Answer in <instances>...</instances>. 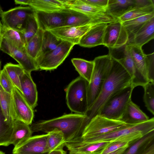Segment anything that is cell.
I'll return each instance as SVG.
<instances>
[{
    "instance_id": "43",
    "label": "cell",
    "mask_w": 154,
    "mask_h": 154,
    "mask_svg": "<svg viewBox=\"0 0 154 154\" xmlns=\"http://www.w3.org/2000/svg\"><path fill=\"white\" fill-rule=\"evenodd\" d=\"M85 2L106 12L109 0H83Z\"/></svg>"
},
{
    "instance_id": "31",
    "label": "cell",
    "mask_w": 154,
    "mask_h": 154,
    "mask_svg": "<svg viewBox=\"0 0 154 154\" xmlns=\"http://www.w3.org/2000/svg\"><path fill=\"white\" fill-rule=\"evenodd\" d=\"M71 62L80 76L89 83L94 68L93 60L89 61L81 58H73L71 59Z\"/></svg>"
},
{
    "instance_id": "35",
    "label": "cell",
    "mask_w": 154,
    "mask_h": 154,
    "mask_svg": "<svg viewBox=\"0 0 154 154\" xmlns=\"http://www.w3.org/2000/svg\"><path fill=\"white\" fill-rule=\"evenodd\" d=\"M62 41V40L50 31H44L42 46L37 57L41 54L55 49Z\"/></svg>"
},
{
    "instance_id": "10",
    "label": "cell",
    "mask_w": 154,
    "mask_h": 154,
    "mask_svg": "<svg viewBox=\"0 0 154 154\" xmlns=\"http://www.w3.org/2000/svg\"><path fill=\"white\" fill-rule=\"evenodd\" d=\"M127 45L138 70L148 82H154V53L146 54L142 47Z\"/></svg>"
},
{
    "instance_id": "47",
    "label": "cell",
    "mask_w": 154,
    "mask_h": 154,
    "mask_svg": "<svg viewBox=\"0 0 154 154\" xmlns=\"http://www.w3.org/2000/svg\"><path fill=\"white\" fill-rule=\"evenodd\" d=\"M145 154H154V146H153Z\"/></svg>"
},
{
    "instance_id": "19",
    "label": "cell",
    "mask_w": 154,
    "mask_h": 154,
    "mask_svg": "<svg viewBox=\"0 0 154 154\" xmlns=\"http://www.w3.org/2000/svg\"><path fill=\"white\" fill-rule=\"evenodd\" d=\"M35 14L39 28L43 31L64 26V17L60 11L45 12L35 11Z\"/></svg>"
},
{
    "instance_id": "51",
    "label": "cell",
    "mask_w": 154,
    "mask_h": 154,
    "mask_svg": "<svg viewBox=\"0 0 154 154\" xmlns=\"http://www.w3.org/2000/svg\"><path fill=\"white\" fill-rule=\"evenodd\" d=\"M18 154L15 153V154Z\"/></svg>"
},
{
    "instance_id": "12",
    "label": "cell",
    "mask_w": 154,
    "mask_h": 154,
    "mask_svg": "<svg viewBox=\"0 0 154 154\" xmlns=\"http://www.w3.org/2000/svg\"><path fill=\"white\" fill-rule=\"evenodd\" d=\"M65 8L75 10L91 17L99 23H109L117 20L104 11L89 4L83 0H61Z\"/></svg>"
},
{
    "instance_id": "38",
    "label": "cell",
    "mask_w": 154,
    "mask_h": 154,
    "mask_svg": "<svg viewBox=\"0 0 154 154\" xmlns=\"http://www.w3.org/2000/svg\"><path fill=\"white\" fill-rule=\"evenodd\" d=\"M13 126L7 123L0 107V146L11 144Z\"/></svg>"
},
{
    "instance_id": "39",
    "label": "cell",
    "mask_w": 154,
    "mask_h": 154,
    "mask_svg": "<svg viewBox=\"0 0 154 154\" xmlns=\"http://www.w3.org/2000/svg\"><path fill=\"white\" fill-rule=\"evenodd\" d=\"M35 13V12L29 17L24 28L21 32L24 38L26 45L35 34L39 29Z\"/></svg>"
},
{
    "instance_id": "48",
    "label": "cell",
    "mask_w": 154,
    "mask_h": 154,
    "mask_svg": "<svg viewBox=\"0 0 154 154\" xmlns=\"http://www.w3.org/2000/svg\"><path fill=\"white\" fill-rule=\"evenodd\" d=\"M2 11H3L2 10L1 7H0V15L1 14V13H2Z\"/></svg>"
},
{
    "instance_id": "33",
    "label": "cell",
    "mask_w": 154,
    "mask_h": 154,
    "mask_svg": "<svg viewBox=\"0 0 154 154\" xmlns=\"http://www.w3.org/2000/svg\"><path fill=\"white\" fill-rule=\"evenodd\" d=\"M2 34V39L15 46L20 49L25 48L26 44L23 35L21 32L3 26Z\"/></svg>"
},
{
    "instance_id": "11",
    "label": "cell",
    "mask_w": 154,
    "mask_h": 154,
    "mask_svg": "<svg viewBox=\"0 0 154 154\" xmlns=\"http://www.w3.org/2000/svg\"><path fill=\"white\" fill-rule=\"evenodd\" d=\"M129 40L128 34L122 22L117 20L107 24L105 29L103 45L110 49L125 46Z\"/></svg>"
},
{
    "instance_id": "36",
    "label": "cell",
    "mask_w": 154,
    "mask_h": 154,
    "mask_svg": "<svg viewBox=\"0 0 154 154\" xmlns=\"http://www.w3.org/2000/svg\"><path fill=\"white\" fill-rule=\"evenodd\" d=\"M44 31L38 29L35 34L29 40L25 45L27 54L35 59L40 50Z\"/></svg>"
},
{
    "instance_id": "16",
    "label": "cell",
    "mask_w": 154,
    "mask_h": 154,
    "mask_svg": "<svg viewBox=\"0 0 154 154\" xmlns=\"http://www.w3.org/2000/svg\"><path fill=\"white\" fill-rule=\"evenodd\" d=\"M98 23H92L79 26H64L49 31L62 41L75 45H78L82 37Z\"/></svg>"
},
{
    "instance_id": "21",
    "label": "cell",
    "mask_w": 154,
    "mask_h": 154,
    "mask_svg": "<svg viewBox=\"0 0 154 154\" xmlns=\"http://www.w3.org/2000/svg\"><path fill=\"white\" fill-rule=\"evenodd\" d=\"M16 4L28 5L36 11L45 12L60 11L65 8L61 0H15Z\"/></svg>"
},
{
    "instance_id": "15",
    "label": "cell",
    "mask_w": 154,
    "mask_h": 154,
    "mask_svg": "<svg viewBox=\"0 0 154 154\" xmlns=\"http://www.w3.org/2000/svg\"><path fill=\"white\" fill-rule=\"evenodd\" d=\"M15 120L29 125L34 117L33 109L24 98L22 93L14 86L11 94Z\"/></svg>"
},
{
    "instance_id": "32",
    "label": "cell",
    "mask_w": 154,
    "mask_h": 154,
    "mask_svg": "<svg viewBox=\"0 0 154 154\" xmlns=\"http://www.w3.org/2000/svg\"><path fill=\"white\" fill-rule=\"evenodd\" d=\"M3 69L7 73L14 86L21 92L20 79L25 71L19 64L8 63L5 64Z\"/></svg>"
},
{
    "instance_id": "27",
    "label": "cell",
    "mask_w": 154,
    "mask_h": 154,
    "mask_svg": "<svg viewBox=\"0 0 154 154\" xmlns=\"http://www.w3.org/2000/svg\"><path fill=\"white\" fill-rule=\"evenodd\" d=\"M135 6V0H109L106 13L118 20Z\"/></svg>"
},
{
    "instance_id": "5",
    "label": "cell",
    "mask_w": 154,
    "mask_h": 154,
    "mask_svg": "<svg viewBox=\"0 0 154 154\" xmlns=\"http://www.w3.org/2000/svg\"><path fill=\"white\" fill-rule=\"evenodd\" d=\"M89 82L79 76L65 89L67 105L75 113L84 115L88 108L87 89Z\"/></svg>"
},
{
    "instance_id": "20",
    "label": "cell",
    "mask_w": 154,
    "mask_h": 154,
    "mask_svg": "<svg viewBox=\"0 0 154 154\" xmlns=\"http://www.w3.org/2000/svg\"><path fill=\"white\" fill-rule=\"evenodd\" d=\"M107 24L101 23L94 25L82 37L78 45L86 48L103 45L104 32Z\"/></svg>"
},
{
    "instance_id": "28",
    "label": "cell",
    "mask_w": 154,
    "mask_h": 154,
    "mask_svg": "<svg viewBox=\"0 0 154 154\" xmlns=\"http://www.w3.org/2000/svg\"><path fill=\"white\" fill-rule=\"evenodd\" d=\"M32 132L29 125L23 122L14 120L11 144L16 146L22 143L32 136Z\"/></svg>"
},
{
    "instance_id": "46",
    "label": "cell",
    "mask_w": 154,
    "mask_h": 154,
    "mask_svg": "<svg viewBox=\"0 0 154 154\" xmlns=\"http://www.w3.org/2000/svg\"><path fill=\"white\" fill-rule=\"evenodd\" d=\"M3 26V25L1 20H0V50L1 48V43L2 39V34Z\"/></svg>"
},
{
    "instance_id": "22",
    "label": "cell",
    "mask_w": 154,
    "mask_h": 154,
    "mask_svg": "<svg viewBox=\"0 0 154 154\" xmlns=\"http://www.w3.org/2000/svg\"><path fill=\"white\" fill-rule=\"evenodd\" d=\"M21 93L24 98L33 109L37 105L38 92L31 73L25 71L20 79Z\"/></svg>"
},
{
    "instance_id": "41",
    "label": "cell",
    "mask_w": 154,
    "mask_h": 154,
    "mask_svg": "<svg viewBox=\"0 0 154 154\" xmlns=\"http://www.w3.org/2000/svg\"><path fill=\"white\" fill-rule=\"evenodd\" d=\"M0 85L3 89L11 94L14 85L6 72L3 69L0 72Z\"/></svg>"
},
{
    "instance_id": "42",
    "label": "cell",
    "mask_w": 154,
    "mask_h": 154,
    "mask_svg": "<svg viewBox=\"0 0 154 154\" xmlns=\"http://www.w3.org/2000/svg\"><path fill=\"white\" fill-rule=\"evenodd\" d=\"M129 143L123 142H111L100 154H108L122 147L128 146Z\"/></svg>"
},
{
    "instance_id": "2",
    "label": "cell",
    "mask_w": 154,
    "mask_h": 154,
    "mask_svg": "<svg viewBox=\"0 0 154 154\" xmlns=\"http://www.w3.org/2000/svg\"><path fill=\"white\" fill-rule=\"evenodd\" d=\"M84 115L70 113L48 120H40L31 125L32 132L48 133L57 129L63 134L66 143L81 136L86 126Z\"/></svg>"
},
{
    "instance_id": "9",
    "label": "cell",
    "mask_w": 154,
    "mask_h": 154,
    "mask_svg": "<svg viewBox=\"0 0 154 154\" xmlns=\"http://www.w3.org/2000/svg\"><path fill=\"white\" fill-rule=\"evenodd\" d=\"M35 12L29 6H20L3 11L0 17L3 26L21 32L28 17Z\"/></svg>"
},
{
    "instance_id": "14",
    "label": "cell",
    "mask_w": 154,
    "mask_h": 154,
    "mask_svg": "<svg viewBox=\"0 0 154 154\" xmlns=\"http://www.w3.org/2000/svg\"><path fill=\"white\" fill-rule=\"evenodd\" d=\"M48 134L31 136L24 142L14 147L13 154H48L47 144Z\"/></svg>"
},
{
    "instance_id": "30",
    "label": "cell",
    "mask_w": 154,
    "mask_h": 154,
    "mask_svg": "<svg viewBox=\"0 0 154 154\" xmlns=\"http://www.w3.org/2000/svg\"><path fill=\"white\" fill-rule=\"evenodd\" d=\"M154 17V12L123 22L122 25L130 39L148 20Z\"/></svg>"
},
{
    "instance_id": "1",
    "label": "cell",
    "mask_w": 154,
    "mask_h": 154,
    "mask_svg": "<svg viewBox=\"0 0 154 154\" xmlns=\"http://www.w3.org/2000/svg\"><path fill=\"white\" fill-rule=\"evenodd\" d=\"M112 64L109 74L97 98L84 114L87 125L98 115L106 102L115 94L131 85V78L124 68L112 55Z\"/></svg>"
},
{
    "instance_id": "8",
    "label": "cell",
    "mask_w": 154,
    "mask_h": 154,
    "mask_svg": "<svg viewBox=\"0 0 154 154\" xmlns=\"http://www.w3.org/2000/svg\"><path fill=\"white\" fill-rule=\"evenodd\" d=\"M74 45L62 41L55 49L38 56L35 60L39 69L51 71L56 69L68 56Z\"/></svg>"
},
{
    "instance_id": "17",
    "label": "cell",
    "mask_w": 154,
    "mask_h": 154,
    "mask_svg": "<svg viewBox=\"0 0 154 154\" xmlns=\"http://www.w3.org/2000/svg\"><path fill=\"white\" fill-rule=\"evenodd\" d=\"M111 142L87 143L81 136L66 142L65 146L69 154H100Z\"/></svg>"
},
{
    "instance_id": "24",
    "label": "cell",
    "mask_w": 154,
    "mask_h": 154,
    "mask_svg": "<svg viewBox=\"0 0 154 154\" xmlns=\"http://www.w3.org/2000/svg\"><path fill=\"white\" fill-rule=\"evenodd\" d=\"M154 38V17L148 20L130 39L127 44L142 47Z\"/></svg>"
},
{
    "instance_id": "40",
    "label": "cell",
    "mask_w": 154,
    "mask_h": 154,
    "mask_svg": "<svg viewBox=\"0 0 154 154\" xmlns=\"http://www.w3.org/2000/svg\"><path fill=\"white\" fill-rule=\"evenodd\" d=\"M143 88L144 89L143 97L145 106L147 110L154 115V82H149Z\"/></svg>"
},
{
    "instance_id": "18",
    "label": "cell",
    "mask_w": 154,
    "mask_h": 154,
    "mask_svg": "<svg viewBox=\"0 0 154 154\" xmlns=\"http://www.w3.org/2000/svg\"><path fill=\"white\" fill-rule=\"evenodd\" d=\"M124 48L123 57L119 59L114 57L124 68L130 76L132 86L134 88L139 86L143 87L149 82L136 67L127 44L124 46Z\"/></svg>"
},
{
    "instance_id": "50",
    "label": "cell",
    "mask_w": 154,
    "mask_h": 154,
    "mask_svg": "<svg viewBox=\"0 0 154 154\" xmlns=\"http://www.w3.org/2000/svg\"><path fill=\"white\" fill-rule=\"evenodd\" d=\"M1 61H0V72L1 71Z\"/></svg>"
},
{
    "instance_id": "3",
    "label": "cell",
    "mask_w": 154,
    "mask_h": 154,
    "mask_svg": "<svg viewBox=\"0 0 154 154\" xmlns=\"http://www.w3.org/2000/svg\"><path fill=\"white\" fill-rule=\"evenodd\" d=\"M153 130L154 117L146 122L130 125L106 134L82 140L84 142L89 143L117 141L130 143Z\"/></svg>"
},
{
    "instance_id": "29",
    "label": "cell",
    "mask_w": 154,
    "mask_h": 154,
    "mask_svg": "<svg viewBox=\"0 0 154 154\" xmlns=\"http://www.w3.org/2000/svg\"><path fill=\"white\" fill-rule=\"evenodd\" d=\"M0 107L6 122L13 126L15 119L11 94L5 91L0 85Z\"/></svg>"
},
{
    "instance_id": "23",
    "label": "cell",
    "mask_w": 154,
    "mask_h": 154,
    "mask_svg": "<svg viewBox=\"0 0 154 154\" xmlns=\"http://www.w3.org/2000/svg\"><path fill=\"white\" fill-rule=\"evenodd\" d=\"M154 146V130L129 143L120 154H145Z\"/></svg>"
},
{
    "instance_id": "45",
    "label": "cell",
    "mask_w": 154,
    "mask_h": 154,
    "mask_svg": "<svg viewBox=\"0 0 154 154\" xmlns=\"http://www.w3.org/2000/svg\"><path fill=\"white\" fill-rule=\"evenodd\" d=\"M128 146L124 147H122L115 151L108 154H120L128 147Z\"/></svg>"
},
{
    "instance_id": "7",
    "label": "cell",
    "mask_w": 154,
    "mask_h": 154,
    "mask_svg": "<svg viewBox=\"0 0 154 154\" xmlns=\"http://www.w3.org/2000/svg\"><path fill=\"white\" fill-rule=\"evenodd\" d=\"M134 88L131 85L112 97L105 104L99 115L112 119L120 120Z\"/></svg>"
},
{
    "instance_id": "37",
    "label": "cell",
    "mask_w": 154,
    "mask_h": 154,
    "mask_svg": "<svg viewBox=\"0 0 154 154\" xmlns=\"http://www.w3.org/2000/svg\"><path fill=\"white\" fill-rule=\"evenodd\" d=\"M154 12V4L144 7H135L119 18L118 20L123 22Z\"/></svg>"
},
{
    "instance_id": "34",
    "label": "cell",
    "mask_w": 154,
    "mask_h": 154,
    "mask_svg": "<svg viewBox=\"0 0 154 154\" xmlns=\"http://www.w3.org/2000/svg\"><path fill=\"white\" fill-rule=\"evenodd\" d=\"M47 133V144L50 152L63 149L66 143L63 133L57 129H54Z\"/></svg>"
},
{
    "instance_id": "44",
    "label": "cell",
    "mask_w": 154,
    "mask_h": 154,
    "mask_svg": "<svg viewBox=\"0 0 154 154\" xmlns=\"http://www.w3.org/2000/svg\"><path fill=\"white\" fill-rule=\"evenodd\" d=\"M48 154H67L63 149H56L50 152Z\"/></svg>"
},
{
    "instance_id": "4",
    "label": "cell",
    "mask_w": 154,
    "mask_h": 154,
    "mask_svg": "<svg viewBox=\"0 0 154 154\" xmlns=\"http://www.w3.org/2000/svg\"><path fill=\"white\" fill-rule=\"evenodd\" d=\"M93 61L94 69L87 89L88 108L97 98L109 74L112 64V56L109 53L97 57Z\"/></svg>"
},
{
    "instance_id": "25",
    "label": "cell",
    "mask_w": 154,
    "mask_h": 154,
    "mask_svg": "<svg viewBox=\"0 0 154 154\" xmlns=\"http://www.w3.org/2000/svg\"><path fill=\"white\" fill-rule=\"evenodd\" d=\"M60 12L64 17V26H79L92 23H101L83 13L72 9L65 8Z\"/></svg>"
},
{
    "instance_id": "26",
    "label": "cell",
    "mask_w": 154,
    "mask_h": 154,
    "mask_svg": "<svg viewBox=\"0 0 154 154\" xmlns=\"http://www.w3.org/2000/svg\"><path fill=\"white\" fill-rule=\"evenodd\" d=\"M149 119L139 107L131 99L120 120L128 124L135 125L146 122Z\"/></svg>"
},
{
    "instance_id": "13",
    "label": "cell",
    "mask_w": 154,
    "mask_h": 154,
    "mask_svg": "<svg viewBox=\"0 0 154 154\" xmlns=\"http://www.w3.org/2000/svg\"><path fill=\"white\" fill-rule=\"evenodd\" d=\"M0 50L15 59L25 71L31 73L39 69L35 59L27 54L25 48H19L2 39Z\"/></svg>"
},
{
    "instance_id": "6",
    "label": "cell",
    "mask_w": 154,
    "mask_h": 154,
    "mask_svg": "<svg viewBox=\"0 0 154 154\" xmlns=\"http://www.w3.org/2000/svg\"><path fill=\"white\" fill-rule=\"evenodd\" d=\"M130 124L119 120L109 119L97 115L85 127L81 135L82 140L111 132L124 128Z\"/></svg>"
},
{
    "instance_id": "49",
    "label": "cell",
    "mask_w": 154,
    "mask_h": 154,
    "mask_svg": "<svg viewBox=\"0 0 154 154\" xmlns=\"http://www.w3.org/2000/svg\"><path fill=\"white\" fill-rule=\"evenodd\" d=\"M0 154H5L4 152L0 150Z\"/></svg>"
}]
</instances>
